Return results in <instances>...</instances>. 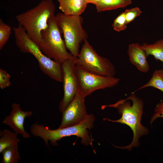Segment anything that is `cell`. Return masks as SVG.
<instances>
[{"label":"cell","instance_id":"1","mask_svg":"<svg viewBox=\"0 0 163 163\" xmlns=\"http://www.w3.org/2000/svg\"><path fill=\"white\" fill-rule=\"evenodd\" d=\"M128 97L132 101V104L127 98L126 99H121L113 104L103 105L101 106V109L104 110L107 107L115 108L117 109L119 113L122 115L121 117L117 120H112L107 118H104L103 120L125 124L130 127L133 134V138L131 143L124 147L115 146L131 151L133 147L139 146V138L147 134L149 130L141 123L143 108V102L142 100L134 93H132Z\"/></svg>","mask_w":163,"mask_h":163},{"label":"cell","instance_id":"10","mask_svg":"<svg viewBox=\"0 0 163 163\" xmlns=\"http://www.w3.org/2000/svg\"><path fill=\"white\" fill-rule=\"evenodd\" d=\"M85 97L78 91L72 100L62 113L61 123L58 128L77 124L88 116L85 103Z\"/></svg>","mask_w":163,"mask_h":163},{"label":"cell","instance_id":"11","mask_svg":"<svg viewBox=\"0 0 163 163\" xmlns=\"http://www.w3.org/2000/svg\"><path fill=\"white\" fill-rule=\"evenodd\" d=\"M12 110L10 115L5 117L3 123L9 126L17 134L22 135L25 139L31 137V135L24 129V122L26 117H30L33 115L30 111H24L20 107V104L15 103L12 104Z\"/></svg>","mask_w":163,"mask_h":163},{"label":"cell","instance_id":"23","mask_svg":"<svg viewBox=\"0 0 163 163\" xmlns=\"http://www.w3.org/2000/svg\"><path fill=\"white\" fill-rule=\"evenodd\" d=\"M163 118V101H161L157 104L154 109V113L150 121L152 124L154 121L158 118Z\"/></svg>","mask_w":163,"mask_h":163},{"label":"cell","instance_id":"22","mask_svg":"<svg viewBox=\"0 0 163 163\" xmlns=\"http://www.w3.org/2000/svg\"><path fill=\"white\" fill-rule=\"evenodd\" d=\"M10 78L11 76L6 71L0 69V87L2 89L8 87L11 85Z\"/></svg>","mask_w":163,"mask_h":163},{"label":"cell","instance_id":"5","mask_svg":"<svg viewBox=\"0 0 163 163\" xmlns=\"http://www.w3.org/2000/svg\"><path fill=\"white\" fill-rule=\"evenodd\" d=\"M56 19L60 33L63 34L66 48L73 56L78 57L80 43L87 40L88 37L82 26V17L59 13L56 15Z\"/></svg>","mask_w":163,"mask_h":163},{"label":"cell","instance_id":"15","mask_svg":"<svg viewBox=\"0 0 163 163\" xmlns=\"http://www.w3.org/2000/svg\"><path fill=\"white\" fill-rule=\"evenodd\" d=\"M142 46L148 57L153 56L156 60L161 62L163 66V39H161L152 44L144 43Z\"/></svg>","mask_w":163,"mask_h":163},{"label":"cell","instance_id":"17","mask_svg":"<svg viewBox=\"0 0 163 163\" xmlns=\"http://www.w3.org/2000/svg\"><path fill=\"white\" fill-rule=\"evenodd\" d=\"M148 87H152L163 92V69H156L152 73V77L148 82L132 92V94L139 90Z\"/></svg>","mask_w":163,"mask_h":163},{"label":"cell","instance_id":"13","mask_svg":"<svg viewBox=\"0 0 163 163\" xmlns=\"http://www.w3.org/2000/svg\"><path fill=\"white\" fill-rule=\"evenodd\" d=\"M58 1L59 9L67 15H81L88 4L85 0H58Z\"/></svg>","mask_w":163,"mask_h":163},{"label":"cell","instance_id":"7","mask_svg":"<svg viewBox=\"0 0 163 163\" xmlns=\"http://www.w3.org/2000/svg\"><path fill=\"white\" fill-rule=\"evenodd\" d=\"M84 42L76 65L93 74L114 77L116 69L112 63L107 58L99 55L87 40Z\"/></svg>","mask_w":163,"mask_h":163},{"label":"cell","instance_id":"21","mask_svg":"<svg viewBox=\"0 0 163 163\" xmlns=\"http://www.w3.org/2000/svg\"><path fill=\"white\" fill-rule=\"evenodd\" d=\"M124 12L127 24L133 21L142 13L140 9L138 7L127 9L124 11Z\"/></svg>","mask_w":163,"mask_h":163},{"label":"cell","instance_id":"20","mask_svg":"<svg viewBox=\"0 0 163 163\" xmlns=\"http://www.w3.org/2000/svg\"><path fill=\"white\" fill-rule=\"evenodd\" d=\"M127 25L125 13L123 11L115 19L112 26L114 30L120 32L126 29Z\"/></svg>","mask_w":163,"mask_h":163},{"label":"cell","instance_id":"8","mask_svg":"<svg viewBox=\"0 0 163 163\" xmlns=\"http://www.w3.org/2000/svg\"><path fill=\"white\" fill-rule=\"evenodd\" d=\"M75 70L78 91L85 97L96 90L114 87L118 84L120 81L119 78L114 77L101 76L90 73L77 65Z\"/></svg>","mask_w":163,"mask_h":163},{"label":"cell","instance_id":"25","mask_svg":"<svg viewBox=\"0 0 163 163\" xmlns=\"http://www.w3.org/2000/svg\"><path fill=\"white\" fill-rule=\"evenodd\" d=\"M85 0V1L88 4V0Z\"/></svg>","mask_w":163,"mask_h":163},{"label":"cell","instance_id":"2","mask_svg":"<svg viewBox=\"0 0 163 163\" xmlns=\"http://www.w3.org/2000/svg\"><path fill=\"white\" fill-rule=\"evenodd\" d=\"M95 117L92 114L88 116L79 123L64 128L51 129L47 126L38 123H34L31 126L30 131L34 136L40 137L44 141L46 145H48V141L52 145L57 146V142L62 138L72 136H75L82 139L81 143L85 145L93 147V139L90 136L88 129L93 128Z\"/></svg>","mask_w":163,"mask_h":163},{"label":"cell","instance_id":"6","mask_svg":"<svg viewBox=\"0 0 163 163\" xmlns=\"http://www.w3.org/2000/svg\"><path fill=\"white\" fill-rule=\"evenodd\" d=\"M61 34L54 15L49 20L48 27L42 32V43L39 47L46 56L62 64L73 56L67 51Z\"/></svg>","mask_w":163,"mask_h":163},{"label":"cell","instance_id":"24","mask_svg":"<svg viewBox=\"0 0 163 163\" xmlns=\"http://www.w3.org/2000/svg\"><path fill=\"white\" fill-rule=\"evenodd\" d=\"M101 0H88V4L91 3L96 5Z\"/></svg>","mask_w":163,"mask_h":163},{"label":"cell","instance_id":"4","mask_svg":"<svg viewBox=\"0 0 163 163\" xmlns=\"http://www.w3.org/2000/svg\"><path fill=\"white\" fill-rule=\"evenodd\" d=\"M15 42L20 51L24 53L32 54L37 59L40 69L50 78L63 82V72L62 64L45 55L39 46L28 36L20 24L12 28Z\"/></svg>","mask_w":163,"mask_h":163},{"label":"cell","instance_id":"19","mask_svg":"<svg viewBox=\"0 0 163 163\" xmlns=\"http://www.w3.org/2000/svg\"><path fill=\"white\" fill-rule=\"evenodd\" d=\"M11 33V27L0 19V50H2L8 40Z\"/></svg>","mask_w":163,"mask_h":163},{"label":"cell","instance_id":"16","mask_svg":"<svg viewBox=\"0 0 163 163\" xmlns=\"http://www.w3.org/2000/svg\"><path fill=\"white\" fill-rule=\"evenodd\" d=\"M14 132L5 129L0 131V153L6 148L18 144L20 140Z\"/></svg>","mask_w":163,"mask_h":163},{"label":"cell","instance_id":"3","mask_svg":"<svg viewBox=\"0 0 163 163\" xmlns=\"http://www.w3.org/2000/svg\"><path fill=\"white\" fill-rule=\"evenodd\" d=\"M55 8L53 0H42L35 7L15 16L18 24L39 46L42 43V32L48 27Z\"/></svg>","mask_w":163,"mask_h":163},{"label":"cell","instance_id":"12","mask_svg":"<svg viewBox=\"0 0 163 163\" xmlns=\"http://www.w3.org/2000/svg\"><path fill=\"white\" fill-rule=\"evenodd\" d=\"M127 53L130 62L139 71L143 73L149 71L150 67L147 59L148 56L141 45L138 43L129 44Z\"/></svg>","mask_w":163,"mask_h":163},{"label":"cell","instance_id":"14","mask_svg":"<svg viewBox=\"0 0 163 163\" xmlns=\"http://www.w3.org/2000/svg\"><path fill=\"white\" fill-rule=\"evenodd\" d=\"M132 2V0H102L95 6L99 12L125 8Z\"/></svg>","mask_w":163,"mask_h":163},{"label":"cell","instance_id":"9","mask_svg":"<svg viewBox=\"0 0 163 163\" xmlns=\"http://www.w3.org/2000/svg\"><path fill=\"white\" fill-rule=\"evenodd\" d=\"M78 57L73 56L62 64L63 72L64 96L60 101L59 110L62 113L74 98L78 91L75 67Z\"/></svg>","mask_w":163,"mask_h":163},{"label":"cell","instance_id":"18","mask_svg":"<svg viewBox=\"0 0 163 163\" xmlns=\"http://www.w3.org/2000/svg\"><path fill=\"white\" fill-rule=\"evenodd\" d=\"M2 153L3 155L2 163H18L21 159L18 144L5 148Z\"/></svg>","mask_w":163,"mask_h":163}]
</instances>
